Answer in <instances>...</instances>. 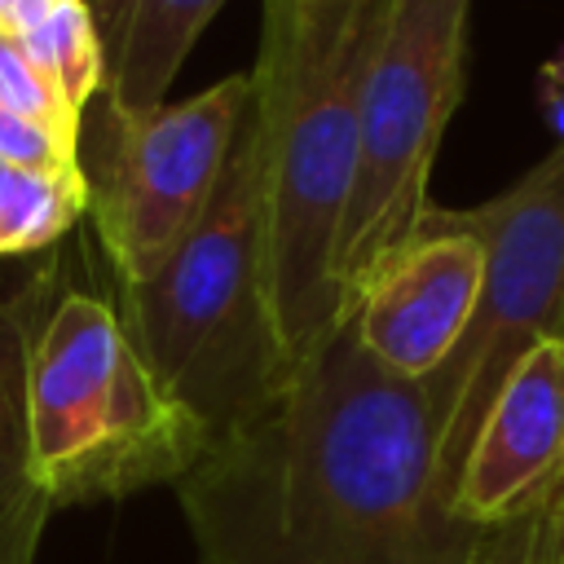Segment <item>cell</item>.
<instances>
[{"mask_svg": "<svg viewBox=\"0 0 564 564\" xmlns=\"http://www.w3.org/2000/svg\"><path fill=\"white\" fill-rule=\"evenodd\" d=\"M176 498L198 564H480L489 542L436 489L423 383L379 366L352 317L256 423L207 445Z\"/></svg>", "mask_w": 564, "mask_h": 564, "instance_id": "6da1fadb", "label": "cell"}, {"mask_svg": "<svg viewBox=\"0 0 564 564\" xmlns=\"http://www.w3.org/2000/svg\"><path fill=\"white\" fill-rule=\"evenodd\" d=\"M397 0H264L251 101L264 150L269 300L291 366L348 313L339 234L357 172L361 88Z\"/></svg>", "mask_w": 564, "mask_h": 564, "instance_id": "7a4b0ae2", "label": "cell"}, {"mask_svg": "<svg viewBox=\"0 0 564 564\" xmlns=\"http://www.w3.org/2000/svg\"><path fill=\"white\" fill-rule=\"evenodd\" d=\"M115 313L154 383L203 427L207 445L242 432L282 397L291 357L269 300L256 101L198 225L154 269L119 282Z\"/></svg>", "mask_w": 564, "mask_h": 564, "instance_id": "3957f363", "label": "cell"}, {"mask_svg": "<svg viewBox=\"0 0 564 564\" xmlns=\"http://www.w3.org/2000/svg\"><path fill=\"white\" fill-rule=\"evenodd\" d=\"M203 454V427L154 383L115 304L57 295L26 352V471L44 502L57 511L176 485Z\"/></svg>", "mask_w": 564, "mask_h": 564, "instance_id": "277c9868", "label": "cell"}, {"mask_svg": "<svg viewBox=\"0 0 564 564\" xmlns=\"http://www.w3.org/2000/svg\"><path fill=\"white\" fill-rule=\"evenodd\" d=\"M485 247L480 295L454 352L427 375L436 489L454 511L467 449L507 375L542 339H564V141L480 207L449 212Z\"/></svg>", "mask_w": 564, "mask_h": 564, "instance_id": "5b68a950", "label": "cell"}, {"mask_svg": "<svg viewBox=\"0 0 564 564\" xmlns=\"http://www.w3.org/2000/svg\"><path fill=\"white\" fill-rule=\"evenodd\" d=\"M471 0H397L361 88L357 172L339 234L344 313L423 229L432 163L463 97Z\"/></svg>", "mask_w": 564, "mask_h": 564, "instance_id": "8992f818", "label": "cell"}, {"mask_svg": "<svg viewBox=\"0 0 564 564\" xmlns=\"http://www.w3.org/2000/svg\"><path fill=\"white\" fill-rule=\"evenodd\" d=\"M247 106L251 70L150 115H119L106 101H93L88 163L79 167L115 282H132L154 269L198 225Z\"/></svg>", "mask_w": 564, "mask_h": 564, "instance_id": "52a82bcc", "label": "cell"}, {"mask_svg": "<svg viewBox=\"0 0 564 564\" xmlns=\"http://www.w3.org/2000/svg\"><path fill=\"white\" fill-rule=\"evenodd\" d=\"M485 273V247L432 207L423 229L361 286L348 317L366 352L405 379H427L463 339Z\"/></svg>", "mask_w": 564, "mask_h": 564, "instance_id": "ba28073f", "label": "cell"}, {"mask_svg": "<svg viewBox=\"0 0 564 564\" xmlns=\"http://www.w3.org/2000/svg\"><path fill=\"white\" fill-rule=\"evenodd\" d=\"M564 480V339H542L507 375L467 449L454 516L494 529Z\"/></svg>", "mask_w": 564, "mask_h": 564, "instance_id": "9c48e42d", "label": "cell"}, {"mask_svg": "<svg viewBox=\"0 0 564 564\" xmlns=\"http://www.w3.org/2000/svg\"><path fill=\"white\" fill-rule=\"evenodd\" d=\"M220 4L225 0H88L101 44L97 97L119 115L167 106L176 70Z\"/></svg>", "mask_w": 564, "mask_h": 564, "instance_id": "30bf717a", "label": "cell"}, {"mask_svg": "<svg viewBox=\"0 0 564 564\" xmlns=\"http://www.w3.org/2000/svg\"><path fill=\"white\" fill-rule=\"evenodd\" d=\"M79 212H88V181L79 159L62 167H9L0 163V256L44 251Z\"/></svg>", "mask_w": 564, "mask_h": 564, "instance_id": "8fae6325", "label": "cell"}, {"mask_svg": "<svg viewBox=\"0 0 564 564\" xmlns=\"http://www.w3.org/2000/svg\"><path fill=\"white\" fill-rule=\"evenodd\" d=\"M18 44L31 57V66L40 70V79L48 84V93L57 97L62 115L79 128L84 110L101 93V44H97L88 0H62Z\"/></svg>", "mask_w": 564, "mask_h": 564, "instance_id": "7c38bea8", "label": "cell"}, {"mask_svg": "<svg viewBox=\"0 0 564 564\" xmlns=\"http://www.w3.org/2000/svg\"><path fill=\"white\" fill-rule=\"evenodd\" d=\"M53 507L26 471V432H0V564H35Z\"/></svg>", "mask_w": 564, "mask_h": 564, "instance_id": "4fadbf2b", "label": "cell"}, {"mask_svg": "<svg viewBox=\"0 0 564 564\" xmlns=\"http://www.w3.org/2000/svg\"><path fill=\"white\" fill-rule=\"evenodd\" d=\"M48 308V278L0 300V432H26V352Z\"/></svg>", "mask_w": 564, "mask_h": 564, "instance_id": "5bb4252c", "label": "cell"}, {"mask_svg": "<svg viewBox=\"0 0 564 564\" xmlns=\"http://www.w3.org/2000/svg\"><path fill=\"white\" fill-rule=\"evenodd\" d=\"M480 564H564V480L529 511L494 524Z\"/></svg>", "mask_w": 564, "mask_h": 564, "instance_id": "9a60e30c", "label": "cell"}, {"mask_svg": "<svg viewBox=\"0 0 564 564\" xmlns=\"http://www.w3.org/2000/svg\"><path fill=\"white\" fill-rule=\"evenodd\" d=\"M0 110H13L22 119L44 123L48 132H57L70 150H79V128L62 115L57 97L48 93V84L40 79V70L31 66V57L22 53V44L13 35L0 31Z\"/></svg>", "mask_w": 564, "mask_h": 564, "instance_id": "2e32d148", "label": "cell"}, {"mask_svg": "<svg viewBox=\"0 0 564 564\" xmlns=\"http://www.w3.org/2000/svg\"><path fill=\"white\" fill-rule=\"evenodd\" d=\"M75 159H79V150H70L44 123L22 119L13 110H0V163H9V167H62Z\"/></svg>", "mask_w": 564, "mask_h": 564, "instance_id": "e0dca14e", "label": "cell"}, {"mask_svg": "<svg viewBox=\"0 0 564 564\" xmlns=\"http://www.w3.org/2000/svg\"><path fill=\"white\" fill-rule=\"evenodd\" d=\"M62 0H0V31L22 40L26 31H35Z\"/></svg>", "mask_w": 564, "mask_h": 564, "instance_id": "ac0fdd59", "label": "cell"}]
</instances>
